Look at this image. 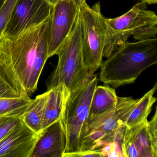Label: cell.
<instances>
[{"mask_svg":"<svg viewBox=\"0 0 157 157\" xmlns=\"http://www.w3.org/2000/svg\"><path fill=\"white\" fill-rule=\"evenodd\" d=\"M51 22V16L16 35H0V72L20 92L29 95L37 90L48 59Z\"/></svg>","mask_w":157,"mask_h":157,"instance_id":"cell-1","label":"cell"},{"mask_svg":"<svg viewBox=\"0 0 157 157\" xmlns=\"http://www.w3.org/2000/svg\"><path fill=\"white\" fill-rule=\"evenodd\" d=\"M157 63V38L125 42L102 63L100 80L114 88L133 83Z\"/></svg>","mask_w":157,"mask_h":157,"instance_id":"cell-2","label":"cell"},{"mask_svg":"<svg viewBox=\"0 0 157 157\" xmlns=\"http://www.w3.org/2000/svg\"><path fill=\"white\" fill-rule=\"evenodd\" d=\"M82 37L78 13L71 32L57 52L58 63L48 83V90L62 83L71 91L94 76L90 73L83 64Z\"/></svg>","mask_w":157,"mask_h":157,"instance_id":"cell-3","label":"cell"},{"mask_svg":"<svg viewBox=\"0 0 157 157\" xmlns=\"http://www.w3.org/2000/svg\"><path fill=\"white\" fill-rule=\"evenodd\" d=\"M99 79L93 76L85 83L70 91L62 120L67 135L65 153L80 151L88 133V118L93 95Z\"/></svg>","mask_w":157,"mask_h":157,"instance_id":"cell-4","label":"cell"},{"mask_svg":"<svg viewBox=\"0 0 157 157\" xmlns=\"http://www.w3.org/2000/svg\"><path fill=\"white\" fill-rule=\"evenodd\" d=\"M82 28V53L83 64L92 75L102 63L105 31L100 2L90 7L83 2L79 11Z\"/></svg>","mask_w":157,"mask_h":157,"instance_id":"cell-5","label":"cell"},{"mask_svg":"<svg viewBox=\"0 0 157 157\" xmlns=\"http://www.w3.org/2000/svg\"><path fill=\"white\" fill-rule=\"evenodd\" d=\"M53 6L45 0H17L3 33L16 35L51 17Z\"/></svg>","mask_w":157,"mask_h":157,"instance_id":"cell-6","label":"cell"},{"mask_svg":"<svg viewBox=\"0 0 157 157\" xmlns=\"http://www.w3.org/2000/svg\"><path fill=\"white\" fill-rule=\"evenodd\" d=\"M80 6L75 0H63L53 6L48 58L56 55L70 33L78 15Z\"/></svg>","mask_w":157,"mask_h":157,"instance_id":"cell-7","label":"cell"},{"mask_svg":"<svg viewBox=\"0 0 157 157\" xmlns=\"http://www.w3.org/2000/svg\"><path fill=\"white\" fill-rule=\"evenodd\" d=\"M146 4L140 1L126 13L117 18L103 17L105 39L103 57L107 58L118 47L127 41L132 35L135 18L140 10Z\"/></svg>","mask_w":157,"mask_h":157,"instance_id":"cell-8","label":"cell"},{"mask_svg":"<svg viewBox=\"0 0 157 157\" xmlns=\"http://www.w3.org/2000/svg\"><path fill=\"white\" fill-rule=\"evenodd\" d=\"M148 121L128 128L125 125L121 138V150L124 157H157L148 129Z\"/></svg>","mask_w":157,"mask_h":157,"instance_id":"cell-9","label":"cell"},{"mask_svg":"<svg viewBox=\"0 0 157 157\" xmlns=\"http://www.w3.org/2000/svg\"><path fill=\"white\" fill-rule=\"evenodd\" d=\"M41 135L35 133L21 120L0 142V157H32Z\"/></svg>","mask_w":157,"mask_h":157,"instance_id":"cell-10","label":"cell"},{"mask_svg":"<svg viewBox=\"0 0 157 157\" xmlns=\"http://www.w3.org/2000/svg\"><path fill=\"white\" fill-rule=\"evenodd\" d=\"M138 101L139 99L135 100L131 97H118L115 106L101 114L88 117V133L92 130H100L109 133L124 125Z\"/></svg>","mask_w":157,"mask_h":157,"instance_id":"cell-11","label":"cell"},{"mask_svg":"<svg viewBox=\"0 0 157 157\" xmlns=\"http://www.w3.org/2000/svg\"><path fill=\"white\" fill-rule=\"evenodd\" d=\"M67 142L66 130L60 119L43 130L32 157H63Z\"/></svg>","mask_w":157,"mask_h":157,"instance_id":"cell-12","label":"cell"},{"mask_svg":"<svg viewBox=\"0 0 157 157\" xmlns=\"http://www.w3.org/2000/svg\"><path fill=\"white\" fill-rule=\"evenodd\" d=\"M33 101L15 90L0 72V117H21Z\"/></svg>","mask_w":157,"mask_h":157,"instance_id":"cell-13","label":"cell"},{"mask_svg":"<svg viewBox=\"0 0 157 157\" xmlns=\"http://www.w3.org/2000/svg\"><path fill=\"white\" fill-rule=\"evenodd\" d=\"M43 130L55 122L62 119L70 91L63 83L48 90Z\"/></svg>","mask_w":157,"mask_h":157,"instance_id":"cell-14","label":"cell"},{"mask_svg":"<svg viewBox=\"0 0 157 157\" xmlns=\"http://www.w3.org/2000/svg\"><path fill=\"white\" fill-rule=\"evenodd\" d=\"M46 100V92L36 96L21 117L22 121L36 134L43 131Z\"/></svg>","mask_w":157,"mask_h":157,"instance_id":"cell-15","label":"cell"},{"mask_svg":"<svg viewBox=\"0 0 157 157\" xmlns=\"http://www.w3.org/2000/svg\"><path fill=\"white\" fill-rule=\"evenodd\" d=\"M118 97L115 90L107 85L96 86L90 107L89 117L101 114L116 106Z\"/></svg>","mask_w":157,"mask_h":157,"instance_id":"cell-16","label":"cell"},{"mask_svg":"<svg viewBox=\"0 0 157 157\" xmlns=\"http://www.w3.org/2000/svg\"><path fill=\"white\" fill-rule=\"evenodd\" d=\"M157 88L156 83L152 89L144 94L142 98L139 99L126 120L124 125L127 128H131L147 121V117L152 105L157 100L153 96Z\"/></svg>","mask_w":157,"mask_h":157,"instance_id":"cell-17","label":"cell"},{"mask_svg":"<svg viewBox=\"0 0 157 157\" xmlns=\"http://www.w3.org/2000/svg\"><path fill=\"white\" fill-rule=\"evenodd\" d=\"M21 121L20 116L0 117V142Z\"/></svg>","mask_w":157,"mask_h":157,"instance_id":"cell-18","label":"cell"},{"mask_svg":"<svg viewBox=\"0 0 157 157\" xmlns=\"http://www.w3.org/2000/svg\"><path fill=\"white\" fill-rule=\"evenodd\" d=\"M17 0H5L0 8V35L6 27Z\"/></svg>","mask_w":157,"mask_h":157,"instance_id":"cell-19","label":"cell"},{"mask_svg":"<svg viewBox=\"0 0 157 157\" xmlns=\"http://www.w3.org/2000/svg\"><path fill=\"white\" fill-rule=\"evenodd\" d=\"M100 149L102 157H123L121 144L117 141L109 142Z\"/></svg>","mask_w":157,"mask_h":157,"instance_id":"cell-20","label":"cell"},{"mask_svg":"<svg viewBox=\"0 0 157 157\" xmlns=\"http://www.w3.org/2000/svg\"><path fill=\"white\" fill-rule=\"evenodd\" d=\"M102 157L100 149L82 151L78 152L65 153L63 157Z\"/></svg>","mask_w":157,"mask_h":157,"instance_id":"cell-21","label":"cell"},{"mask_svg":"<svg viewBox=\"0 0 157 157\" xmlns=\"http://www.w3.org/2000/svg\"><path fill=\"white\" fill-rule=\"evenodd\" d=\"M48 3H49L52 6H55V5L58 3L59 2L63 0H45Z\"/></svg>","mask_w":157,"mask_h":157,"instance_id":"cell-22","label":"cell"},{"mask_svg":"<svg viewBox=\"0 0 157 157\" xmlns=\"http://www.w3.org/2000/svg\"><path fill=\"white\" fill-rule=\"evenodd\" d=\"M148 4H155L157 3V0H140Z\"/></svg>","mask_w":157,"mask_h":157,"instance_id":"cell-23","label":"cell"},{"mask_svg":"<svg viewBox=\"0 0 157 157\" xmlns=\"http://www.w3.org/2000/svg\"><path fill=\"white\" fill-rule=\"evenodd\" d=\"M76 2H78L80 5H82V3L86 2V0H75Z\"/></svg>","mask_w":157,"mask_h":157,"instance_id":"cell-24","label":"cell"},{"mask_svg":"<svg viewBox=\"0 0 157 157\" xmlns=\"http://www.w3.org/2000/svg\"><path fill=\"white\" fill-rule=\"evenodd\" d=\"M4 1H5V0H0V8L2 6Z\"/></svg>","mask_w":157,"mask_h":157,"instance_id":"cell-25","label":"cell"}]
</instances>
